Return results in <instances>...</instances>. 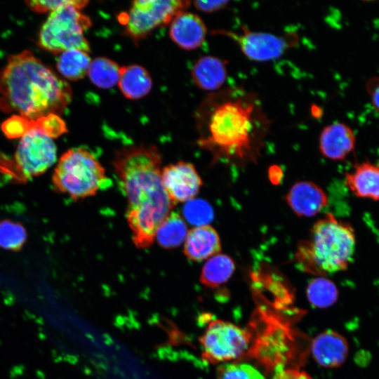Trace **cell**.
Listing matches in <instances>:
<instances>
[{
    "label": "cell",
    "instance_id": "1",
    "mask_svg": "<svg viewBox=\"0 0 379 379\" xmlns=\"http://www.w3.org/2000/svg\"><path fill=\"white\" fill-rule=\"evenodd\" d=\"M196 119L198 144L213 161L241 164L255 161L272 126L258 95L241 86L211 93Z\"/></svg>",
    "mask_w": 379,
    "mask_h": 379
},
{
    "label": "cell",
    "instance_id": "2",
    "mask_svg": "<svg viewBox=\"0 0 379 379\" xmlns=\"http://www.w3.org/2000/svg\"><path fill=\"white\" fill-rule=\"evenodd\" d=\"M161 162L162 155L157 146L142 145L123 147L113 160L127 199L126 220L133 242L138 248L151 246L157 229L175 206L163 185Z\"/></svg>",
    "mask_w": 379,
    "mask_h": 379
},
{
    "label": "cell",
    "instance_id": "3",
    "mask_svg": "<svg viewBox=\"0 0 379 379\" xmlns=\"http://www.w3.org/2000/svg\"><path fill=\"white\" fill-rule=\"evenodd\" d=\"M0 95L1 109L29 120L60 115L72 98L69 84L29 50L8 57L0 72Z\"/></svg>",
    "mask_w": 379,
    "mask_h": 379
},
{
    "label": "cell",
    "instance_id": "4",
    "mask_svg": "<svg viewBox=\"0 0 379 379\" xmlns=\"http://www.w3.org/2000/svg\"><path fill=\"white\" fill-rule=\"evenodd\" d=\"M356 246L354 228L332 213L314 223L310 239L298 246V260L304 269L315 274L335 273L347 270Z\"/></svg>",
    "mask_w": 379,
    "mask_h": 379
},
{
    "label": "cell",
    "instance_id": "5",
    "mask_svg": "<svg viewBox=\"0 0 379 379\" xmlns=\"http://www.w3.org/2000/svg\"><path fill=\"white\" fill-rule=\"evenodd\" d=\"M104 167L88 150L72 148L58 161L52 175L56 191L78 200L95 196L108 185Z\"/></svg>",
    "mask_w": 379,
    "mask_h": 379
},
{
    "label": "cell",
    "instance_id": "6",
    "mask_svg": "<svg viewBox=\"0 0 379 379\" xmlns=\"http://www.w3.org/2000/svg\"><path fill=\"white\" fill-rule=\"evenodd\" d=\"M88 1H77L51 12L41 27L39 45L53 53L69 49L88 53L90 46L84 32L91 25L90 18L80 12Z\"/></svg>",
    "mask_w": 379,
    "mask_h": 379
},
{
    "label": "cell",
    "instance_id": "7",
    "mask_svg": "<svg viewBox=\"0 0 379 379\" xmlns=\"http://www.w3.org/2000/svg\"><path fill=\"white\" fill-rule=\"evenodd\" d=\"M189 1L136 0L132 2L128 13H123L124 33L134 41L145 38L155 28L166 25L175 15L185 11Z\"/></svg>",
    "mask_w": 379,
    "mask_h": 379
},
{
    "label": "cell",
    "instance_id": "8",
    "mask_svg": "<svg viewBox=\"0 0 379 379\" xmlns=\"http://www.w3.org/2000/svg\"><path fill=\"white\" fill-rule=\"evenodd\" d=\"M212 33L230 39L246 58L255 62L277 59L300 43L299 36L295 32L277 35L251 31L243 25L240 31L218 29Z\"/></svg>",
    "mask_w": 379,
    "mask_h": 379
},
{
    "label": "cell",
    "instance_id": "9",
    "mask_svg": "<svg viewBox=\"0 0 379 379\" xmlns=\"http://www.w3.org/2000/svg\"><path fill=\"white\" fill-rule=\"evenodd\" d=\"M202 357L211 364L227 362L240 357L250 343L248 333L230 322L211 321L199 338Z\"/></svg>",
    "mask_w": 379,
    "mask_h": 379
},
{
    "label": "cell",
    "instance_id": "10",
    "mask_svg": "<svg viewBox=\"0 0 379 379\" xmlns=\"http://www.w3.org/2000/svg\"><path fill=\"white\" fill-rule=\"evenodd\" d=\"M15 162L25 178L45 173L57 159V148L53 138L32 128L20 138L14 156Z\"/></svg>",
    "mask_w": 379,
    "mask_h": 379
},
{
    "label": "cell",
    "instance_id": "11",
    "mask_svg": "<svg viewBox=\"0 0 379 379\" xmlns=\"http://www.w3.org/2000/svg\"><path fill=\"white\" fill-rule=\"evenodd\" d=\"M161 180L166 193L174 204L194 199L203 185L194 166L182 161L164 166L161 170Z\"/></svg>",
    "mask_w": 379,
    "mask_h": 379
},
{
    "label": "cell",
    "instance_id": "12",
    "mask_svg": "<svg viewBox=\"0 0 379 379\" xmlns=\"http://www.w3.org/2000/svg\"><path fill=\"white\" fill-rule=\"evenodd\" d=\"M286 201L294 213L312 217L328 205V197L319 186L311 181H298L289 190Z\"/></svg>",
    "mask_w": 379,
    "mask_h": 379
},
{
    "label": "cell",
    "instance_id": "13",
    "mask_svg": "<svg viewBox=\"0 0 379 379\" xmlns=\"http://www.w3.org/2000/svg\"><path fill=\"white\" fill-rule=\"evenodd\" d=\"M356 135L351 127L343 122H334L325 126L319 138L321 154L331 160H343L353 150Z\"/></svg>",
    "mask_w": 379,
    "mask_h": 379
},
{
    "label": "cell",
    "instance_id": "14",
    "mask_svg": "<svg viewBox=\"0 0 379 379\" xmlns=\"http://www.w3.org/2000/svg\"><path fill=\"white\" fill-rule=\"evenodd\" d=\"M171 22L169 36L180 48L192 51L204 43L207 29L199 15L183 11L175 15Z\"/></svg>",
    "mask_w": 379,
    "mask_h": 379
},
{
    "label": "cell",
    "instance_id": "15",
    "mask_svg": "<svg viewBox=\"0 0 379 379\" xmlns=\"http://www.w3.org/2000/svg\"><path fill=\"white\" fill-rule=\"evenodd\" d=\"M312 353L315 361L321 366L335 368L341 366L348 355L346 339L334 331H326L312 341Z\"/></svg>",
    "mask_w": 379,
    "mask_h": 379
},
{
    "label": "cell",
    "instance_id": "16",
    "mask_svg": "<svg viewBox=\"0 0 379 379\" xmlns=\"http://www.w3.org/2000/svg\"><path fill=\"white\" fill-rule=\"evenodd\" d=\"M220 251V237L211 225L196 226L188 231L183 248L188 259L200 262L218 254Z\"/></svg>",
    "mask_w": 379,
    "mask_h": 379
},
{
    "label": "cell",
    "instance_id": "17",
    "mask_svg": "<svg viewBox=\"0 0 379 379\" xmlns=\"http://www.w3.org/2000/svg\"><path fill=\"white\" fill-rule=\"evenodd\" d=\"M350 190L357 197L379 201V166L363 161L345 174Z\"/></svg>",
    "mask_w": 379,
    "mask_h": 379
},
{
    "label": "cell",
    "instance_id": "18",
    "mask_svg": "<svg viewBox=\"0 0 379 379\" xmlns=\"http://www.w3.org/2000/svg\"><path fill=\"white\" fill-rule=\"evenodd\" d=\"M226 64L215 56L205 55L199 58L191 71L196 86L212 93L221 89L227 75Z\"/></svg>",
    "mask_w": 379,
    "mask_h": 379
},
{
    "label": "cell",
    "instance_id": "19",
    "mask_svg": "<svg viewBox=\"0 0 379 379\" xmlns=\"http://www.w3.org/2000/svg\"><path fill=\"white\" fill-rule=\"evenodd\" d=\"M118 85L126 98L138 100L149 93L152 81L145 68L138 65H130L120 67Z\"/></svg>",
    "mask_w": 379,
    "mask_h": 379
},
{
    "label": "cell",
    "instance_id": "20",
    "mask_svg": "<svg viewBox=\"0 0 379 379\" xmlns=\"http://www.w3.org/2000/svg\"><path fill=\"white\" fill-rule=\"evenodd\" d=\"M234 270V262L230 256L222 253L216 254L203 266L200 281L208 288H217L229 280Z\"/></svg>",
    "mask_w": 379,
    "mask_h": 379
},
{
    "label": "cell",
    "instance_id": "21",
    "mask_svg": "<svg viewBox=\"0 0 379 379\" xmlns=\"http://www.w3.org/2000/svg\"><path fill=\"white\" fill-rule=\"evenodd\" d=\"M91 62L87 52L79 49H69L60 53L56 67L66 79L78 81L87 74Z\"/></svg>",
    "mask_w": 379,
    "mask_h": 379
},
{
    "label": "cell",
    "instance_id": "22",
    "mask_svg": "<svg viewBox=\"0 0 379 379\" xmlns=\"http://www.w3.org/2000/svg\"><path fill=\"white\" fill-rule=\"evenodd\" d=\"M187 233V226L183 218L172 211L157 229L155 239L162 248L171 249L185 242Z\"/></svg>",
    "mask_w": 379,
    "mask_h": 379
},
{
    "label": "cell",
    "instance_id": "23",
    "mask_svg": "<svg viewBox=\"0 0 379 379\" xmlns=\"http://www.w3.org/2000/svg\"><path fill=\"white\" fill-rule=\"evenodd\" d=\"M120 67L114 61L105 57L91 60L88 76L96 86L109 89L118 84Z\"/></svg>",
    "mask_w": 379,
    "mask_h": 379
},
{
    "label": "cell",
    "instance_id": "24",
    "mask_svg": "<svg viewBox=\"0 0 379 379\" xmlns=\"http://www.w3.org/2000/svg\"><path fill=\"white\" fill-rule=\"evenodd\" d=\"M307 296L314 307L326 308L337 301L338 291L333 281L324 277H317L310 281Z\"/></svg>",
    "mask_w": 379,
    "mask_h": 379
},
{
    "label": "cell",
    "instance_id": "25",
    "mask_svg": "<svg viewBox=\"0 0 379 379\" xmlns=\"http://www.w3.org/2000/svg\"><path fill=\"white\" fill-rule=\"evenodd\" d=\"M27 237V231L21 223L7 219L0 221V247L19 251L26 242Z\"/></svg>",
    "mask_w": 379,
    "mask_h": 379
},
{
    "label": "cell",
    "instance_id": "26",
    "mask_svg": "<svg viewBox=\"0 0 379 379\" xmlns=\"http://www.w3.org/2000/svg\"><path fill=\"white\" fill-rule=\"evenodd\" d=\"M183 214L190 223L197 227L206 225L213 219L211 206L207 201L199 199L187 201L183 208Z\"/></svg>",
    "mask_w": 379,
    "mask_h": 379
},
{
    "label": "cell",
    "instance_id": "27",
    "mask_svg": "<svg viewBox=\"0 0 379 379\" xmlns=\"http://www.w3.org/2000/svg\"><path fill=\"white\" fill-rule=\"evenodd\" d=\"M218 379H265L254 367L247 364H225L218 368Z\"/></svg>",
    "mask_w": 379,
    "mask_h": 379
},
{
    "label": "cell",
    "instance_id": "28",
    "mask_svg": "<svg viewBox=\"0 0 379 379\" xmlns=\"http://www.w3.org/2000/svg\"><path fill=\"white\" fill-rule=\"evenodd\" d=\"M32 128L41 131L51 138H55L67 131L65 121L60 115L50 114L32 121Z\"/></svg>",
    "mask_w": 379,
    "mask_h": 379
},
{
    "label": "cell",
    "instance_id": "29",
    "mask_svg": "<svg viewBox=\"0 0 379 379\" xmlns=\"http://www.w3.org/2000/svg\"><path fill=\"white\" fill-rule=\"evenodd\" d=\"M32 128V120L13 114L1 125L4 134L10 139L21 138Z\"/></svg>",
    "mask_w": 379,
    "mask_h": 379
},
{
    "label": "cell",
    "instance_id": "30",
    "mask_svg": "<svg viewBox=\"0 0 379 379\" xmlns=\"http://www.w3.org/2000/svg\"><path fill=\"white\" fill-rule=\"evenodd\" d=\"M74 1H41V0H34V1H25L27 6L33 11L37 13H44L49 11L50 13L58 9L60 7L65 6L66 5L71 4L74 2Z\"/></svg>",
    "mask_w": 379,
    "mask_h": 379
},
{
    "label": "cell",
    "instance_id": "31",
    "mask_svg": "<svg viewBox=\"0 0 379 379\" xmlns=\"http://www.w3.org/2000/svg\"><path fill=\"white\" fill-rule=\"evenodd\" d=\"M365 89L370 98L371 105L379 113V77L374 76L367 79Z\"/></svg>",
    "mask_w": 379,
    "mask_h": 379
},
{
    "label": "cell",
    "instance_id": "32",
    "mask_svg": "<svg viewBox=\"0 0 379 379\" xmlns=\"http://www.w3.org/2000/svg\"><path fill=\"white\" fill-rule=\"evenodd\" d=\"M229 3V1H195L194 6L198 11L209 13L225 8Z\"/></svg>",
    "mask_w": 379,
    "mask_h": 379
},
{
    "label": "cell",
    "instance_id": "33",
    "mask_svg": "<svg viewBox=\"0 0 379 379\" xmlns=\"http://www.w3.org/2000/svg\"><path fill=\"white\" fill-rule=\"evenodd\" d=\"M275 379H311V378L305 372L282 370L276 375Z\"/></svg>",
    "mask_w": 379,
    "mask_h": 379
}]
</instances>
